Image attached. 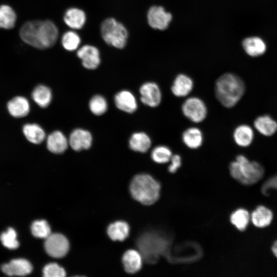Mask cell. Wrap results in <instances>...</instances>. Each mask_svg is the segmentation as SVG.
Listing matches in <instances>:
<instances>
[{"instance_id": "obj_22", "label": "cell", "mask_w": 277, "mask_h": 277, "mask_svg": "<svg viewBox=\"0 0 277 277\" xmlns=\"http://www.w3.org/2000/svg\"><path fill=\"white\" fill-rule=\"evenodd\" d=\"M233 138L238 146L243 147H248L252 143L254 138L253 129L248 125H240L234 129Z\"/></svg>"}, {"instance_id": "obj_13", "label": "cell", "mask_w": 277, "mask_h": 277, "mask_svg": "<svg viewBox=\"0 0 277 277\" xmlns=\"http://www.w3.org/2000/svg\"><path fill=\"white\" fill-rule=\"evenodd\" d=\"M92 141L91 133L82 129H74L71 133L69 138L70 146L77 151L89 149L91 146Z\"/></svg>"}, {"instance_id": "obj_20", "label": "cell", "mask_w": 277, "mask_h": 277, "mask_svg": "<svg viewBox=\"0 0 277 277\" xmlns=\"http://www.w3.org/2000/svg\"><path fill=\"white\" fill-rule=\"evenodd\" d=\"M86 16L85 12L77 8H70L66 10L64 15L65 24L73 29H80L85 25Z\"/></svg>"}, {"instance_id": "obj_5", "label": "cell", "mask_w": 277, "mask_h": 277, "mask_svg": "<svg viewBox=\"0 0 277 277\" xmlns=\"http://www.w3.org/2000/svg\"><path fill=\"white\" fill-rule=\"evenodd\" d=\"M101 33L105 42L110 46L123 49L126 45L128 31L121 23L114 18H106L102 23Z\"/></svg>"}, {"instance_id": "obj_26", "label": "cell", "mask_w": 277, "mask_h": 277, "mask_svg": "<svg viewBox=\"0 0 277 277\" xmlns=\"http://www.w3.org/2000/svg\"><path fill=\"white\" fill-rule=\"evenodd\" d=\"M273 217L271 211L263 206H258L251 214V220L256 227L259 228L268 226Z\"/></svg>"}, {"instance_id": "obj_1", "label": "cell", "mask_w": 277, "mask_h": 277, "mask_svg": "<svg viewBox=\"0 0 277 277\" xmlns=\"http://www.w3.org/2000/svg\"><path fill=\"white\" fill-rule=\"evenodd\" d=\"M19 34L26 44L45 49L54 45L58 38V30L51 21L32 20L23 25Z\"/></svg>"}, {"instance_id": "obj_14", "label": "cell", "mask_w": 277, "mask_h": 277, "mask_svg": "<svg viewBox=\"0 0 277 277\" xmlns=\"http://www.w3.org/2000/svg\"><path fill=\"white\" fill-rule=\"evenodd\" d=\"M114 103L116 107L127 113L134 112L137 108V103L135 96L130 91L122 90L114 96Z\"/></svg>"}, {"instance_id": "obj_17", "label": "cell", "mask_w": 277, "mask_h": 277, "mask_svg": "<svg viewBox=\"0 0 277 277\" xmlns=\"http://www.w3.org/2000/svg\"><path fill=\"white\" fill-rule=\"evenodd\" d=\"M7 109L11 115L20 118L26 116L30 111V104L27 98L17 96L7 103Z\"/></svg>"}, {"instance_id": "obj_39", "label": "cell", "mask_w": 277, "mask_h": 277, "mask_svg": "<svg viewBox=\"0 0 277 277\" xmlns=\"http://www.w3.org/2000/svg\"><path fill=\"white\" fill-rule=\"evenodd\" d=\"M271 250L274 255L277 258V240L273 244Z\"/></svg>"}, {"instance_id": "obj_28", "label": "cell", "mask_w": 277, "mask_h": 277, "mask_svg": "<svg viewBox=\"0 0 277 277\" xmlns=\"http://www.w3.org/2000/svg\"><path fill=\"white\" fill-rule=\"evenodd\" d=\"M16 14L14 9L7 5L0 6V28L11 29L15 25Z\"/></svg>"}, {"instance_id": "obj_32", "label": "cell", "mask_w": 277, "mask_h": 277, "mask_svg": "<svg viewBox=\"0 0 277 277\" xmlns=\"http://www.w3.org/2000/svg\"><path fill=\"white\" fill-rule=\"evenodd\" d=\"M62 44L65 49L69 51L76 50L81 43V38L75 32H66L62 37Z\"/></svg>"}, {"instance_id": "obj_12", "label": "cell", "mask_w": 277, "mask_h": 277, "mask_svg": "<svg viewBox=\"0 0 277 277\" xmlns=\"http://www.w3.org/2000/svg\"><path fill=\"white\" fill-rule=\"evenodd\" d=\"M33 269L31 263L26 259H13L1 266L2 271L9 276H25L30 274Z\"/></svg>"}, {"instance_id": "obj_25", "label": "cell", "mask_w": 277, "mask_h": 277, "mask_svg": "<svg viewBox=\"0 0 277 277\" xmlns=\"http://www.w3.org/2000/svg\"><path fill=\"white\" fill-rule=\"evenodd\" d=\"M129 231L130 228L128 224L122 221L111 224L107 228L108 235L113 241L125 240L128 236Z\"/></svg>"}, {"instance_id": "obj_10", "label": "cell", "mask_w": 277, "mask_h": 277, "mask_svg": "<svg viewBox=\"0 0 277 277\" xmlns=\"http://www.w3.org/2000/svg\"><path fill=\"white\" fill-rule=\"evenodd\" d=\"M171 13L165 11L162 6L151 7L147 13V20L149 26L153 29H166L172 19Z\"/></svg>"}, {"instance_id": "obj_37", "label": "cell", "mask_w": 277, "mask_h": 277, "mask_svg": "<svg viewBox=\"0 0 277 277\" xmlns=\"http://www.w3.org/2000/svg\"><path fill=\"white\" fill-rule=\"evenodd\" d=\"M270 189L277 190V174L268 179L262 185L261 192L263 195H268V191Z\"/></svg>"}, {"instance_id": "obj_4", "label": "cell", "mask_w": 277, "mask_h": 277, "mask_svg": "<svg viewBox=\"0 0 277 277\" xmlns=\"http://www.w3.org/2000/svg\"><path fill=\"white\" fill-rule=\"evenodd\" d=\"M232 177L245 185H251L258 182L263 176L264 168L256 161H250L243 154L238 155L235 160L229 167Z\"/></svg>"}, {"instance_id": "obj_33", "label": "cell", "mask_w": 277, "mask_h": 277, "mask_svg": "<svg viewBox=\"0 0 277 277\" xmlns=\"http://www.w3.org/2000/svg\"><path fill=\"white\" fill-rule=\"evenodd\" d=\"M32 235L37 238L46 239L51 234V229L45 220H36L31 226Z\"/></svg>"}, {"instance_id": "obj_21", "label": "cell", "mask_w": 277, "mask_h": 277, "mask_svg": "<svg viewBox=\"0 0 277 277\" xmlns=\"http://www.w3.org/2000/svg\"><path fill=\"white\" fill-rule=\"evenodd\" d=\"M68 143L66 137L62 132L54 131L47 137V147L53 153H61L67 148Z\"/></svg>"}, {"instance_id": "obj_8", "label": "cell", "mask_w": 277, "mask_h": 277, "mask_svg": "<svg viewBox=\"0 0 277 277\" xmlns=\"http://www.w3.org/2000/svg\"><path fill=\"white\" fill-rule=\"evenodd\" d=\"M45 249L50 256L61 258L68 252L69 244L67 238L60 233L50 234L44 244Z\"/></svg>"}, {"instance_id": "obj_31", "label": "cell", "mask_w": 277, "mask_h": 277, "mask_svg": "<svg viewBox=\"0 0 277 277\" xmlns=\"http://www.w3.org/2000/svg\"><path fill=\"white\" fill-rule=\"evenodd\" d=\"M172 156L171 149L165 145L155 146L151 151L150 156L153 162L157 164L168 162Z\"/></svg>"}, {"instance_id": "obj_35", "label": "cell", "mask_w": 277, "mask_h": 277, "mask_svg": "<svg viewBox=\"0 0 277 277\" xmlns=\"http://www.w3.org/2000/svg\"><path fill=\"white\" fill-rule=\"evenodd\" d=\"M89 106L91 111L96 115L104 114L108 108L105 98L99 95H95L92 97L89 102Z\"/></svg>"}, {"instance_id": "obj_38", "label": "cell", "mask_w": 277, "mask_h": 277, "mask_svg": "<svg viewBox=\"0 0 277 277\" xmlns=\"http://www.w3.org/2000/svg\"><path fill=\"white\" fill-rule=\"evenodd\" d=\"M171 164L168 167V171L171 173H175L181 167L182 164V159L180 155H172L171 159Z\"/></svg>"}, {"instance_id": "obj_2", "label": "cell", "mask_w": 277, "mask_h": 277, "mask_svg": "<svg viewBox=\"0 0 277 277\" xmlns=\"http://www.w3.org/2000/svg\"><path fill=\"white\" fill-rule=\"evenodd\" d=\"M246 90L243 80L232 73H226L216 81L215 95L224 107L230 108L235 106L244 95Z\"/></svg>"}, {"instance_id": "obj_16", "label": "cell", "mask_w": 277, "mask_h": 277, "mask_svg": "<svg viewBox=\"0 0 277 277\" xmlns=\"http://www.w3.org/2000/svg\"><path fill=\"white\" fill-rule=\"evenodd\" d=\"M143 256L141 253L134 249L126 251L122 257V262L125 271L129 273H134L142 268Z\"/></svg>"}, {"instance_id": "obj_27", "label": "cell", "mask_w": 277, "mask_h": 277, "mask_svg": "<svg viewBox=\"0 0 277 277\" xmlns=\"http://www.w3.org/2000/svg\"><path fill=\"white\" fill-rule=\"evenodd\" d=\"M24 135L30 142L38 144L45 138V132L43 129L36 124H26L23 128Z\"/></svg>"}, {"instance_id": "obj_11", "label": "cell", "mask_w": 277, "mask_h": 277, "mask_svg": "<svg viewBox=\"0 0 277 277\" xmlns=\"http://www.w3.org/2000/svg\"><path fill=\"white\" fill-rule=\"evenodd\" d=\"M76 54L81 60L83 66L86 69H95L101 63L99 50L93 46L86 45L81 47L77 51Z\"/></svg>"}, {"instance_id": "obj_19", "label": "cell", "mask_w": 277, "mask_h": 277, "mask_svg": "<svg viewBox=\"0 0 277 277\" xmlns=\"http://www.w3.org/2000/svg\"><path fill=\"white\" fill-rule=\"evenodd\" d=\"M152 141L150 137L144 132L133 133L129 140V148L133 151L145 153L150 148Z\"/></svg>"}, {"instance_id": "obj_23", "label": "cell", "mask_w": 277, "mask_h": 277, "mask_svg": "<svg viewBox=\"0 0 277 277\" xmlns=\"http://www.w3.org/2000/svg\"><path fill=\"white\" fill-rule=\"evenodd\" d=\"M182 141L189 148L195 149L201 147L203 142V134L198 128L192 127L186 129L182 133Z\"/></svg>"}, {"instance_id": "obj_15", "label": "cell", "mask_w": 277, "mask_h": 277, "mask_svg": "<svg viewBox=\"0 0 277 277\" xmlns=\"http://www.w3.org/2000/svg\"><path fill=\"white\" fill-rule=\"evenodd\" d=\"M193 85V80L190 77L184 74H180L174 80L171 90L176 97H185L191 92Z\"/></svg>"}, {"instance_id": "obj_24", "label": "cell", "mask_w": 277, "mask_h": 277, "mask_svg": "<svg viewBox=\"0 0 277 277\" xmlns=\"http://www.w3.org/2000/svg\"><path fill=\"white\" fill-rule=\"evenodd\" d=\"M242 44L245 52L251 56L261 55L264 53L266 49V44L263 40L256 36L245 38Z\"/></svg>"}, {"instance_id": "obj_34", "label": "cell", "mask_w": 277, "mask_h": 277, "mask_svg": "<svg viewBox=\"0 0 277 277\" xmlns=\"http://www.w3.org/2000/svg\"><path fill=\"white\" fill-rule=\"evenodd\" d=\"M0 240L5 247L11 250L15 249L19 246L16 232L11 227L2 233L0 235Z\"/></svg>"}, {"instance_id": "obj_18", "label": "cell", "mask_w": 277, "mask_h": 277, "mask_svg": "<svg viewBox=\"0 0 277 277\" xmlns=\"http://www.w3.org/2000/svg\"><path fill=\"white\" fill-rule=\"evenodd\" d=\"M253 124L257 131L264 136H271L277 131V122L268 114L258 116Z\"/></svg>"}, {"instance_id": "obj_36", "label": "cell", "mask_w": 277, "mask_h": 277, "mask_svg": "<svg viewBox=\"0 0 277 277\" xmlns=\"http://www.w3.org/2000/svg\"><path fill=\"white\" fill-rule=\"evenodd\" d=\"M43 273L46 277H63L66 275L65 269L54 263L47 264L43 268Z\"/></svg>"}, {"instance_id": "obj_6", "label": "cell", "mask_w": 277, "mask_h": 277, "mask_svg": "<svg viewBox=\"0 0 277 277\" xmlns=\"http://www.w3.org/2000/svg\"><path fill=\"white\" fill-rule=\"evenodd\" d=\"M167 241L155 233H145L139 238L137 245L143 258L149 263H154L167 247Z\"/></svg>"}, {"instance_id": "obj_7", "label": "cell", "mask_w": 277, "mask_h": 277, "mask_svg": "<svg viewBox=\"0 0 277 277\" xmlns=\"http://www.w3.org/2000/svg\"><path fill=\"white\" fill-rule=\"evenodd\" d=\"M181 109L186 118L195 123L203 122L208 113L204 102L196 96L187 98L182 104Z\"/></svg>"}, {"instance_id": "obj_29", "label": "cell", "mask_w": 277, "mask_h": 277, "mask_svg": "<svg viewBox=\"0 0 277 277\" xmlns=\"http://www.w3.org/2000/svg\"><path fill=\"white\" fill-rule=\"evenodd\" d=\"M33 101L42 108L47 107L52 100V93L48 87L40 85L36 86L32 92Z\"/></svg>"}, {"instance_id": "obj_9", "label": "cell", "mask_w": 277, "mask_h": 277, "mask_svg": "<svg viewBox=\"0 0 277 277\" xmlns=\"http://www.w3.org/2000/svg\"><path fill=\"white\" fill-rule=\"evenodd\" d=\"M140 100L143 104L151 108L157 107L161 103L162 95L159 85L153 82H147L139 89Z\"/></svg>"}, {"instance_id": "obj_30", "label": "cell", "mask_w": 277, "mask_h": 277, "mask_svg": "<svg viewBox=\"0 0 277 277\" xmlns=\"http://www.w3.org/2000/svg\"><path fill=\"white\" fill-rule=\"evenodd\" d=\"M248 212L243 208L234 211L230 215V222L238 230L243 231L247 228L249 221Z\"/></svg>"}, {"instance_id": "obj_3", "label": "cell", "mask_w": 277, "mask_h": 277, "mask_svg": "<svg viewBox=\"0 0 277 277\" xmlns=\"http://www.w3.org/2000/svg\"><path fill=\"white\" fill-rule=\"evenodd\" d=\"M129 189L134 199L145 205H150L158 200L161 185L150 174L140 173L133 177Z\"/></svg>"}]
</instances>
